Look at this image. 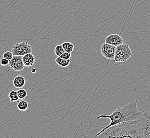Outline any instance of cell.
<instances>
[{"label":"cell","instance_id":"cell-1","mask_svg":"<svg viewBox=\"0 0 150 138\" xmlns=\"http://www.w3.org/2000/svg\"><path fill=\"white\" fill-rule=\"evenodd\" d=\"M98 137L150 138V115L144 113L143 116L138 120L110 127Z\"/></svg>","mask_w":150,"mask_h":138},{"label":"cell","instance_id":"cell-2","mask_svg":"<svg viewBox=\"0 0 150 138\" xmlns=\"http://www.w3.org/2000/svg\"><path fill=\"white\" fill-rule=\"evenodd\" d=\"M137 100L131 101L126 106L119 107L110 115L102 114L98 116L96 120L101 118H108L110 120V123L96 134L95 137H98L102 133L110 127L115 125L129 122L141 118L144 115V112H141L137 107Z\"/></svg>","mask_w":150,"mask_h":138},{"label":"cell","instance_id":"cell-3","mask_svg":"<svg viewBox=\"0 0 150 138\" xmlns=\"http://www.w3.org/2000/svg\"><path fill=\"white\" fill-rule=\"evenodd\" d=\"M133 53L127 44H122L116 47L115 56L113 61L117 63L126 62L132 56Z\"/></svg>","mask_w":150,"mask_h":138},{"label":"cell","instance_id":"cell-4","mask_svg":"<svg viewBox=\"0 0 150 138\" xmlns=\"http://www.w3.org/2000/svg\"><path fill=\"white\" fill-rule=\"evenodd\" d=\"M12 52L15 56H23L28 53H31L33 52L32 46L27 42H23L18 43L14 45Z\"/></svg>","mask_w":150,"mask_h":138},{"label":"cell","instance_id":"cell-5","mask_svg":"<svg viewBox=\"0 0 150 138\" xmlns=\"http://www.w3.org/2000/svg\"><path fill=\"white\" fill-rule=\"evenodd\" d=\"M116 47V46L105 43L101 45L100 49L101 53L105 58L113 60L115 56Z\"/></svg>","mask_w":150,"mask_h":138},{"label":"cell","instance_id":"cell-6","mask_svg":"<svg viewBox=\"0 0 150 138\" xmlns=\"http://www.w3.org/2000/svg\"><path fill=\"white\" fill-rule=\"evenodd\" d=\"M9 65L11 69L16 71L23 70L25 66L23 63V58H21V56H14L13 58L10 60Z\"/></svg>","mask_w":150,"mask_h":138},{"label":"cell","instance_id":"cell-7","mask_svg":"<svg viewBox=\"0 0 150 138\" xmlns=\"http://www.w3.org/2000/svg\"><path fill=\"white\" fill-rule=\"evenodd\" d=\"M105 43L117 47L124 44V39L118 34H110L105 38Z\"/></svg>","mask_w":150,"mask_h":138},{"label":"cell","instance_id":"cell-8","mask_svg":"<svg viewBox=\"0 0 150 138\" xmlns=\"http://www.w3.org/2000/svg\"><path fill=\"white\" fill-rule=\"evenodd\" d=\"M22 58L23 63L25 64V66L26 67H30L35 63V56L32 53L25 55L23 56Z\"/></svg>","mask_w":150,"mask_h":138},{"label":"cell","instance_id":"cell-9","mask_svg":"<svg viewBox=\"0 0 150 138\" xmlns=\"http://www.w3.org/2000/svg\"><path fill=\"white\" fill-rule=\"evenodd\" d=\"M26 79L23 75L16 76L13 80V84L16 88H22L26 84Z\"/></svg>","mask_w":150,"mask_h":138},{"label":"cell","instance_id":"cell-10","mask_svg":"<svg viewBox=\"0 0 150 138\" xmlns=\"http://www.w3.org/2000/svg\"><path fill=\"white\" fill-rule=\"evenodd\" d=\"M71 61V58H70L68 60H65L60 56H58L55 58V62L58 64L59 66L61 67H67L69 65L70 62Z\"/></svg>","mask_w":150,"mask_h":138},{"label":"cell","instance_id":"cell-11","mask_svg":"<svg viewBox=\"0 0 150 138\" xmlns=\"http://www.w3.org/2000/svg\"><path fill=\"white\" fill-rule=\"evenodd\" d=\"M29 102L26 100L19 101L17 104V108L21 111H26L29 108Z\"/></svg>","mask_w":150,"mask_h":138},{"label":"cell","instance_id":"cell-12","mask_svg":"<svg viewBox=\"0 0 150 138\" xmlns=\"http://www.w3.org/2000/svg\"><path fill=\"white\" fill-rule=\"evenodd\" d=\"M61 45L63 46L65 52L71 53L74 49V45L69 42H64Z\"/></svg>","mask_w":150,"mask_h":138},{"label":"cell","instance_id":"cell-13","mask_svg":"<svg viewBox=\"0 0 150 138\" xmlns=\"http://www.w3.org/2000/svg\"><path fill=\"white\" fill-rule=\"evenodd\" d=\"M9 98L10 101L16 102L18 101L19 97L18 95L17 91L12 90L9 94Z\"/></svg>","mask_w":150,"mask_h":138},{"label":"cell","instance_id":"cell-14","mask_svg":"<svg viewBox=\"0 0 150 138\" xmlns=\"http://www.w3.org/2000/svg\"><path fill=\"white\" fill-rule=\"evenodd\" d=\"M17 93L19 99H23L28 96V91L26 89L20 88L17 90Z\"/></svg>","mask_w":150,"mask_h":138},{"label":"cell","instance_id":"cell-15","mask_svg":"<svg viewBox=\"0 0 150 138\" xmlns=\"http://www.w3.org/2000/svg\"><path fill=\"white\" fill-rule=\"evenodd\" d=\"M65 52L64 47L62 45H58L55 46L54 49V53L55 54L58 56H60L62 54Z\"/></svg>","mask_w":150,"mask_h":138},{"label":"cell","instance_id":"cell-16","mask_svg":"<svg viewBox=\"0 0 150 138\" xmlns=\"http://www.w3.org/2000/svg\"><path fill=\"white\" fill-rule=\"evenodd\" d=\"M15 55L13 54L12 52L6 51L3 53V57L5 58H6L9 61L11 60L12 58H13Z\"/></svg>","mask_w":150,"mask_h":138},{"label":"cell","instance_id":"cell-17","mask_svg":"<svg viewBox=\"0 0 150 138\" xmlns=\"http://www.w3.org/2000/svg\"><path fill=\"white\" fill-rule=\"evenodd\" d=\"M71 53L67 52H64L60 56L61 58L65 59V60H68V59L71 58Z\"/></svg>","mask_w":150,"mask_h":138},{"label":"cell","instance_id":"cell-18","mask_svg":"<svg viewBox=\"0 0 150 138\" xmlns=\"http://www.w3.org/2000/svg\"><path fill=\"white\" fill-rule=\"evenodd\" d=\"M10 61L6 58H3L1 60V64L2 66H6L9 65Z\"/></svg>","mask_w":150,"mask_h":138},{"label":"cell","instance_id":"cell-19","mask_svg":"<svg viewBox=\"0 0 150 138\" xmlns=\"http://www.w3.org/2000/svg\"><path fill=\"white\" fill-rule=\"evenodd\" d=\"M32 71L33 73H35L36 71V69H35V68H33V69H32Z\"/></svg>","mask_w":150,"mask_h":138}]
</instances>
